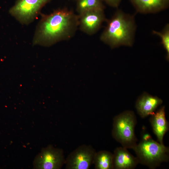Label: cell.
Listing matches in <instances>:
<instances>
[{"label": "cell", "mask_w": 169, "mask_h": 169, "mask_svg": "<svg viewBox=\"0 0 169 169\" xmlns=\"http://www.w3.org/2000/svg\"><path fill=\"white\" fill-rule=\"evenodd\" d=\"M136 123L134 112L130 110L125 111L113 118L112 135L122 147L133 149L137 145L135 133Z\"/></svg>", "instance_id": "cell-4"}, {"label": "cell", "mask_w": 169, "mask_h": 169, "mask_svg": "<svg viewBox=\"0 0 169 169\" xmlns=\"http://www.w3.org/2000/svg\"><path fill=\"white\" fill-rule=\"evenodd\" d=\"M79 27L78 16L66 8L42 15L33 40L34 45L50 46L74 35Z\"/></svg>", "instance_id": "cell-1"}, {"label": "cell", "mask_w": 169, "mask_h": 169, "mask_svg": "<svg viewBox=\"0 0 169 169\" xmlns=\"http://www.w3.org/2000/svg\"><path fill=\"white\" fill-rule=\"evenodd\" d=\"M78 16L79 29L89 35L96 33L102 23L107 20L104 9L89 10L82 12Z\"/></svg>", "instance_id": "cell-8"}, {"label": "cell", "mask_w": 169, "mask_h": 169, "mask_svg": "<svg viewBox=\"0 0 169 169\" xmlns=\"http://www.w3.org/2000/svg\"><path fill=\"white\" fill-rule=\"evenodd\" d=\"M113 154V169H133L139 163L136 157L123 147L116 148Z\"/></svg>", "instance_id": "cell-11"}, {"label": "cell", "mask_w": 169, "mask_h": 169, "mask_svg": "<svg viewBox=\"0 0 169 169\" xmlns=\"http://www.w3.org/2000/svg\"><path fill=\"white\" fill-rule=\"evenodd\" d=\"M105 8L102 0H77L76 10L79 14L91 10H104Z\"/></svg>", "instance_id": "cell-14"}, {"label": "cell", "mask_w": 169, "mask_h": 169, "mask_svg": "<svg viewBox=\"0 0 169 169\" xmlns=\"http://www.w3.org/2000/svg\"><path fill=\"white\" fill-rule=\"evenodd\" d=\"M152 33L159 36L161 39V44L166 52V58L169 59V24H167L161 32L155 30L152 31Z\"/></svg>", "instance_id": "cell-15"}, {"label": "cell", "mask_w": 169, "mask_h": 169, "mask_svg": "<svg viewBox=\"0 0 169 169\" xmlns=\"http://www.w3.org/2000/svg\"><path fill=\"white\" fill-rule=\"evenodd\" d=\"M151 115L150 121L153 131L159 143L163 144L164 136L169 130V123L166 118L165 106H162Z\"/></svg>", "instance_id": "cell-12"}, {"label": "cell", "mask_w": 169, "mask_h": 169, "mask_svg": "<svg viewBox=\"0 0 169 169\" xmlns=\"http://www.w3.org/2000/svg\"><path fill=\"white\" fill-rule=\"evenodd\" d=\"M51 0H18L9 10V13L22 24L31 23L41 8Z\"/></svg>", "instance_id": "cell-5"}, {"label": "cell", "mask_w": 169, "mask_h": 169, "mask_svg": "<svg viewBox=\"0 0 169 169\" xmlns=\"http://www.w3.org/2000/svg\"><path fill=\"white\" fill-rule=\"evenodd\" d=\"M106 21V25L100 36L101 41L112 48L132 46L136 27L134 16L118 9Z\"/></svg>", "instance_id": "cell-2"}, {"label": "cell", "mask_w": 169, "mask_h": 169, "mask_svg": "<svg viewBox=\"0 0 169 169\" xmlns=\"http://www.w3.org/2000/svg\"><path fill=\"white\" fill-rule=\"evenodd\" d=\"M162 103V100L157 96L144 92L137 99L136 108L138 113L142 118L151 115Z\"/></svg>", "instance_id": "cell-9"}, {"label": "cell", "mask_w": 169, "mask_h": 169, "mask_svg": "<svg viewBox=\"0 0 169 169\" xmlns=\"http://www.w3.org/2000/svg\"><path fill=\"white\" fill-rule=\"evenodd\" d=\"M65 159L62 149L49 145L42 149L33 162L34 167L40 169H60L65 164Z\"/></svg>", "instance_id": "cell-6"}, {"label": "cell", "mask_w": 169, "mask_h": 169, "mask_svg": "<svg viewBox=\"0 0 169 169\" xmlns=\"http://www.w3.org/2000/svg\"><path fill=\"white\" fill-rule=\"evenodd\" d=\"M137 13H156L167 9L169 0H129Z\"/></svg>", "instance_id": "cell-10"}, {"label": "cell", "mask_w": 169, "mask_h": 169, "mask_svg": "<svg viewBox=\"0 0 169 169\" xmlns=\"http://www.w3.org/2000/svg\"><path fill=\"white\" fill-rule=\"evenodd\" d=\"M93 164L95 169H113V154L106 151L96 152Z\"/></svg>", "instance_id": "cell-13"}, {"label": "cell", "mask_w": 169, "mask_h": 169, "mask_svg": "<svg viewBox=\"0 0 169 169\" xmlns=\"http://www.w3.org/2000/svg\"><path fill=\"white\" fill-rule=\"evenodd\" d=\"M139 163L154 169L169 160V148L152 139L141 140L133 149Z\"/></svg>", "instance_id": "cell-3"}, {"label": "cell", "mask_w": 169, "mask_h": 169, "mask_svg": "<svg viewBox=\"0 0 169 169\" xmlns=\"http://www.w3.org/2000/svg\"><path fill=\"white\" fill-rule=\"evenodd\" d=\"M110 6L114 8H117L121 0H102Z\"/></svg>", "instance_id": "cell-16"}, {"label": "cell", "mask_w": 169, "mask_h": 169, "mask_svg": "<svg viewBox=\"0 0 169 169\" xmlns=\"http://www.w3.org/2000/svg\"><path fill=\"white\" fill-rule=\"evenodd\" d=\"M142 140L147 141L152 139V137L150 135L147 133H144L141 135Z\"/></svg>", "instance_id": "cell-17"}, {"label": "cell", "mask_w": 169, "mask_h": 169, "mask_svg": "<svg viewBox=\"0 0 169 169\" xmlns=\"http://www.w3.org/2000/svg\"><path fill=\"white\" fill-rule=\"evenodd\" d=\"M96 151L91 145H83L71 152L65 159L66 169H88L93 164Z\"/></svg>", "instance_id": "cell-7"}]
</instances>
